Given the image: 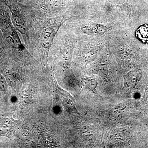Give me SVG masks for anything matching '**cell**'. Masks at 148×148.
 I'll use <instances>...</instances> for the list:
<instances>
[{
    "mask_svg": "<svg viewBox=\"0 0 148 148\" xmlns=\"http://www.w3.org/2000/svg\"><path fill=\"white\" fill-rule=\"evenodd\" d=\"M0 89L5 91L7 89V84L5 79L0 74Z\"/></svg>",
    "mask_w": 148,
    "mask_h": 148,
    "instance_id": "obj_7",
    "label": "cell"
},
{
    "mask_svg": "<svg viewBox=\"0 0 148 148\" xmlns=\"http://www.w3.org/2000/svg\"><path fill=\"white\" fill-rule=\"evenodd\" d=\"M3 2L9 10L13 26L22 36L27 47L29 48V30L23 11L15 0H3Z\"/></svg>",
    "mask_w": 148,
    "mask_h": 148,
    "instance_id": "obj_3",
    "label": "cell"
},
{
    "mask_svg": "<svg viewBox=\"0 0 148 148\" xmlns=\"http://www.w3.org/2000/svg\"><path fill=\"white\" fill-rule=\"evenodd\" d=\"M1 125L2 127L6 128L10 127L12 123L10 120L5 118L2 119L1 121Z\"/></svg>",
    "mask_w": 148,
    "mask_h": 148,
    "instance_id": "obj_8",
    "label": "cell"
},
{
    "mask_svg": "<svg viewBox=\"0 0 148 148\" xmlns=\"http://www.w3.org/2000/svg\"><path fill=\"white\" fill-rule=\"evenodd\" d=\"M66 20L64 15L45 18L41 22L39 35L38 48L44 53L47 65L49 53L60 27Z\"/></svg>",
    "mask_w": 148,
    "mask_h": 148,
    "instance_id": "obj_1",
    "label": "cell"
},
{
    "mask_svg": "<svg viewBox=\"0 0 148 148\" xmlns=\"http://www.w3.org/2000/svg\"><path fill=\"white\" fill-rule=\"evenodd\" d=\"M64 5L63 0H45L40 5L42 14L50 17L56 16V14L62 9Z\"/></svg>",
    "mask_w": 148,
    "mask_h": 148,
    "instance_id": "obj_4",
    "label": "cell"
},
{
    "mask_svg": "<svg viewBox=\"0 0 148 148\" xmlns=\"http://www.w3.org/2000/svg\"><path fill=\"white\" fill-rule=\"evenodd\" d=\"M84 85L88 90L95 94H97L96 88L98 82L95 78L92 77H85L84 79Z\"/></svg>",
    "mask_w": 148,
    "mask_h": 148,
    "instance_id": "obj_5",
    "label": "cell"
},
{
    "mask_svg": "<svg viewBox=\"0 0 148 148\" xmlns=\"http://www.w3.org/2000/svg\"><path fill=\"white\" fill-rule=\"evenodd\" d=\"M136 36L143 42H148V24H145L140 27L136 32Z\"/></svg>",
    "mask_w": 148,
    "mask_h": 148,
    "instance_id": "obj_6",
    "label": "cell"
},
{
    "mask_svg": "<svg viewBox=\"0 0 148 148\" xmlns=\"http://www.w3.org/2000/svg\"><path fill=\"white\" fill-rule=\"evenodd\" d=\"M2 53V48L1 47H0V56H1V54Z\"/></svg>",
    "mask_w": 148,
    "mask_h": 148,
    "instance_id": "obj_9",
    "label": "cell"
},
{
    "mask_svg": "<svg viewBox=\"0 0 148 148\" xmlns=\"http://www.w3.org/2000/svg\"><path fill=\"white\" fill-rule=\"evenodd\" d=\"M0 29L11 47L21 52L26 51V47L21 42L17 30L12 24L10 14L4 9L0 10Z\"/></svg>",
    "mask_w": 148,
    "mask_h": 148,
    "instance_id": "obj_2",
    "label": "cell"
}]
</instances>
